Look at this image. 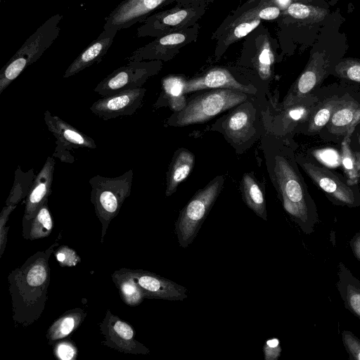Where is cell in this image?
<instances>
[{"mask_svg": "<svg viewBox=\"0 0 360 360\" xmlns=\"http://www.w3.org/2000/svg\"><path fill=\"white\" fill-rule=\"evenodd\" d=\"M216 0H176L175 4H205L208 6Z\"/></svg>", "mask_w": 360, "mask_h": 360, "instance_id": "7bdbcfd3", "label": "cell"}, {"mask_svg": "<svg viewBox=\"0 0 360 360\" xmlns=\"http://www.w3.org/2000/svg\"><path fill=\"white\" fill-rule=\"evenodd\" d=\"M145 93L146 89L139 87L103 96L91 105L90 110L104 120L132 115L141 106Z\"/></svg>", "mask_w": 360, "mask_h": 360, "instance_id": "ffe728a7", "label": "cell"}, {"mask_svg": "<svg viewBox=\"0 0 360 360\" xmlns=\"http://www.w3.org/2000/svg\"><path fill=\"white\" fill-rule=\"evenodd\" d=\"M247 94L228 89H212L197 96L169 119L172 126L184 127L207 122L217 115L245 101Z\"/></svg>", "mask_w": 360, "mask_h": 360, "instance_id": "52a82bcc", "label": "cell"}, {"mask_svg": "<svg viewBox=\"0 0 360 360\" xmlns=\"http://www.w3.org/2000/svg\"><path fill=\"white\" fill-rule=\"evenodd\" d=\"M162 66L161 60L129 61L101 80L94 91L107 96L141 87L149 77L159 72Z\"/></svg>", "mask_w": 360, "mask_h": 360, "instance_id": "7c38bea8", "label": "cell"}, {"mask_svg": "<svg viewBox=\"0 0 360 360\" xmlns=\"http://www.w3.org/2000/svg\"><path fill=\"white\" fill-rule=\"evenodd\" d=\"M60 231L47 249L28 257L8 276L13 319L15 326L27 327L37 321L44 311L51 281L49 260L61 238Z\"/></svg>", "mask_w": 360, "mask_h": 360, "instance_id": "3957f363", "label": "cell"}, {"mask_svg": "<svg viewBox=\"0 0 360 360\" xmlns=\"http://www.w3.org/2000/svg\"><path fill=\"white\" fill-rule=\"evenodd\" d=\"M102 345L124 354H148L150 350L135 338L132 326L108 309L99 324Z\"/></svg>", "mask_w": 360, "mask_h": 360, "instance_id": "e0dca14e", "label": "cell"}, {"mask_svg": "<svg viewBox=\"0 0 360 360\" xmlns=\"http://www.w3.org/2000/svg\"><path fill=\"white\" fill-rule=\"evenodd\" d=\"M338 276L337 289L345 307L360 320V281L342 262L338 264Z\"/></svg>", "mask_w": 360, "mask_h": 360, "instance_id": "484cf974", "label": "cell"}, {"mask_svg": "<svg viewBox=\"0 0 360 360\" xmlns=\"http://www.w3.org/2000/svg\"><path fill=\"white\" fill-rule=\"evenodd\" d=\"M281 12L273 0H246L230 13L212 33L215 59L219 60L232 44L259 26L262 20H276Z\"/></svg>", "mask_w": 360, "mask_h": 360, "instance_id": "277c9868", "label": "cell"}, {"mask_svg": "<svg viewBox=\"0 0 360 360\" xmlns=\"http://www.w3.org/2000/svg\"><path fill=\"white\" fill-rule=\"evenodd\" d=\"M329 13L325 8L295 1L276 19L278 27L279 30H284L307 24L323 22Z\"/></svg>", "mask_w": 360, "mask_h": 360, "instance_id": "cb8c5ba5", "label": "cell"}, {"mask_svg": "<svg viewBox=\"0 0 360 360\" xmlns=\"http://www.w3.org/2000/svg\"><path fill=\"white\" fill-rule=\"evenodd\" d=\"M86 313L81 308L71 309L64 312L49 327L46 338L52 345L56 341L65 339L83 323Z\"/></svg>", "mask_w": 360, "mask_h": 360, "instance_id": "f1b7e54d", "label": "cell"}, {"mask_svg": "<svg viewBox=\"0 0 360 360\" xmlns=\"http://www.w3.org/2000/svg\"><path fill=\"white\" fill-rule=\"evenodd\" d=\"M205 4H175L149 15L136 30L138 37H158L190 27L205 14Z\"/></svg>", "mask_w": 360, "mask_h": 360, "instance_id": "30bf717a", "label": "cell"}, {"mask_svg": "<svg viewBox=\"0 0 360 360\" xmlns=\"http://www.w3.org/2000/svg\"><path fill=\"white\" fill-rule=\"evenodd\" d=\"M61 14L49 18L30 35L0 70V94L52 45L60 32Z\"/></svg>", "mask_w": 360, "mask_h": 360, "instance_id": "5b68a950", "label": "cell"}, {"mask_svg": "<svg viewBox=\"0 0 360 360\" xmlns=\"http://www.w3.org/2000/svg\"><path fill=\"white\" fill-rule=\"evenodd\" d=\"M140 288L145 298L184 300L187 297L184 286L154 273L123 268Z\"/></svg>", "mask_w": 360, "mask_h": 360, "instance_id": "d6986e66", "label": "cell"}, {"mask_svg": "<svg viewBox=\"0 0 360 360\" xmlns=\"http://www.w3.org/2000/svg\"><path fill=\"white\" fill-rule=\"evenodd\" d=\"M117 32L103 30L99 36L72 62L65 70L63 78L73 76L85 68L101 62L112 44Z\"/></svg>", "mask_w": 360, "mask_h": 360, "instance_id": "d4e9b609", "label": "cell"}, {"mask_svg": "<svg viewBox=\"0 0 360 360\" xmlns=\"http://www.w3.org/2000/svg\"><path fill=\"white\" fill-rule=\"evenodd\" d=\"M254 121V110L249 103H242L232 111L224 122L223 128L233 142L244 141L250 134Z\"/></svg>", "mask_w": 360, "mask_h": 360, "instance_id": "4316f807", "label": "cell"}, {"mask_svg": "<svg viewBox=\"0 0 360 360\" xmlns=\"http://www.w3.org/2000/svg\"><path fill=\"white\" fill-rule=\"evenodd\" d=\"M56 161L48 157L44 166L36 175L25 198L22 219L32 218L51 193V186Z\"/></svg>", "mask_w": 360, "mask_h": 360, "instance_id": "603a6c76", "label": "cell"}, {"mask_svg": "<svg viewBox=\"0 0 360 360\" xmlns=\"http://www.w3.org/2000/svg\"><path fill=\"white\" fill-rule=\"evenodd\" d=\"M355 129H351L340 142V160L347 181L350 185H357L359 173L355 152L351 146L352 136Z\"/></svg>", "mask_w": 360, "mask_h": 360, "instance_id": "d6a6232c", "label": "cell"}, {"mask_svg": "<svg viewBox=\"0 0 360 360\" xmlns=\"http://www.w3.org/2000/svg\"><path fill=\"white\" fill-rule=\"evenodd\" d=\"M297 1H298V0H297ZM301 1H302V0H301Z\"/></svg>", "mask_w": 360, "mask_h": 360, "instance_id": "bcb514c9", "label": "cell"}, {"mask_svg": "<svg viewBox=\"0 0 360 360\" xmlns=\"http://www.w3.org/2000/svg\"><path fill=\"white\" fill-rule=\"evenodd\" d=\"M360 124V88L352 90L347 99L333 112L319 136L326 141L341 142L351 129Z\"/></svg>", "mask_w": 360, "mask_h": 360, "instance_id": "ac0fdd59", "label": "cell"}, {"mask_svg": "<svg viewBox=\"0 0 360 360\" xmlns=\"http://www.w3.org/2000/svg\"><path fill=\"white\" fill-rule=\"evenodd\" d=\"M111 277L126 304L131 307L138 306L145 299L140 288L123 268L115 271Z\"/></svg>", "mask_w": 360, "mask_h": 360, "instance_id": "1f68e13d", "label": "cell"}, {"mask_svg": "<svg viewBox=\"0 0 360 360\" xmlns=\"http://www.w3.org/2000/svg\"><path fill=\"white\" fill-rule=\"evenodd\" d=\"M342 340L349 359L360 360V339L351 331L345 330L342 332Z\"/></svg>", "mask_w": 360, "mask_h": 360, "instance_id": "f35d334b", "label": "cell"}, {"mask_svg": "<svg viewBox=\"0 0 360 360\" xmlns=\"http://www.w3.org/2000/svg\"><path fill=\"white\" fill-rule=\"evenodd\" d=\"M356 158L357 160L358 167H359V179H360V152L359 151H355Z\"/></svg>", "mask_w": 360, "mask_h": 360, "instance_id": "f6af8a7d", "label": "cell"}, {"mask_svg": "<svg viewBox=\"0 0 360 360\" xmlns=\"http://www.w3.org/2000/svg\"><path fill=\"white\" fill-rule=\"evenodd\" d=\"M244 39L240 60L245 63L250 60L259 78L269 80L276 59L281 56L278 52L280 48L278 39L273 38L268 28L261 25Z\"/></svg>", "mask_w": 360, "mask_h": 360, "instance_id": "8fae6325", "label": "cell"}, {"mask_svg": "<svg viewBox=\"0 0 360 360\" xmlns=\"http://www.w3.org/2000/svg\"><path fill=\"white\" fill-rule=\"evenodd\" d=\"M133 171L116 177L96 175L89 179L90 200L101 224V243L110 221L118 214L125 199L130 195Z\"/></svg>", "mask_w": 360, "mask_h": 360, "instance_id": "8992f818", "label": "cell"}, {"mask_svg": "<svg viewBox=\"0 0 360 360\" xmlns=\"http://www.w3.org/2000/svg\"><path fill=\"white\" fill-rule=\"evenodd\" d=\"M342 22L343 18L338 11L328 15L310 51L306 66L283 98L280 109L298 103L320 88L344 58L349 44L346 34L340 31Z\"/></svg>", "mask_w": 360, "mask_h": 360, "instance_id": "7a4b0ae2", "label": "cell"}, {"mask_svg": "<svg viewBox=\"0 0 360 360\" xmlns=\"http://www.w3.org/2000/svg\"><path fill=\"white\" fill-rule=\"evenodd\" d=\"M176 0H123L105 18L103 30L118 32L142 22Z\"/></svg>", "mask_w": 360, "mask_h": 360, "instance_id": "9a60e30c", "label": "cell"}, {"mask_svg": "<svg viewBox=\"0 0 360 360\" xmlns=\"http://www.w3.org/2000/svg\"><path fill=\"white\" fill-rule=\"evenodd\" d=\"M53 254L61 266H74L81 261L77 252L67 245L60 246Z\"/></svg>", "mask_w": 360, "mask_h": 360, "instance_id": "74e56055", "label": "cell"}, {"mask_svg": "<svg viewBox=\"0 0 360 360\" xmlns=\"http://www.w3.org/2000/svg\"><path fill=\"white\" fill-rule=\"evenodd\" d=\"M265 360H276L281 356V347L278 339L274 338L265 342L263 347Z\"/></svg>", "mask_w": 360, "mask_h": 360, "instance_id": "60d3db41", "label": "cell"}, {"mask_svg": "<svg viewBox=\"0 0 360 360\" xmlns=\"http://www.w3.org/2000/svg\"><path fill=\"white\" fill-rule=\"evenodd\" d=\"M330 75L347 83H360V59L344 57L335 65Z\"/></svg>", "mask_w": 360, "mask_h": 360, "instance_id": "d590c367", "label": "cell"}, {"mask_svg": "<svg viewBox=\"0 0 360 360\" xmlns=\"http://www.w3.org/2000/svg\"><path fill=\"white\" fill-rule=\"evenodd\" d=\"M16 207V205H6L3 207L0 214V257L5 250L7 243V233L9 226H6L9 215Z\"/></svg>", "mask_w": 360, "mask_h": 360, "instance_id": "ab89813d", "label": "cell"}, {"mask_svg": "<svg viewBox=\"0 0 360 360\" xmlns=\"http://www.w3.org/2000/svg\"><path fill=\"white\" fill-rule=\"evenodd\" d=\"M349 245L354 256L360 262V231L352 238L349 242Z\"/></svg>", "mask_w": 360, "mask_h": 360, "instance_id": "b9f144b4", "label": "cell"}, {"mask_svg": "<svg viewBox=\"0 0 360 360\" xmlns=\"http://www.w3.org/2000/svg\"><path fill=\"white\" fill-rule=\"evenodd\" d=\"M22 233L25 239L34 240L49 236L53 227V221L48 206V200L30 219H22Z\"/></svg>", "mask_w": 360, "mask_h": 360, "instance_id": "f546056e", "label": "cell"}, {"mask_svg": "<svg viewBox=\"0 0 360 360\" xmlns=\"http://www.w3.org/2000/svg\"><path fill=\"white\" fill-rule=\"evenodd\" d=\"M267 170L285 211L305 234L315 231L319 215L298 168L293 148L282 137L263 144Z\"/></svg>", "mask_w": 360, "mask_h": 360, "instance_id": "6da1fadb", "label": "cell"}, {"mask_svg": "<svg viewBox=\"0 0 360 360\" xmlns=\"http://www.w3.org/2000/svg\"><path fill=\"white\" fill-rule=\"evenodd\" d=\"M321 93V86L298 103L280 109L276 122L280 137L293 132L308 121L320 100Z\"/></svg>", "mask_w": 360, "mask_h": 360, "instance_id": "7402d4cb", "label": "cell"}, {"mask_svg": "<svg viewBox=\"0 0 360 360\" xmlns=\"http://www.w3.org/2000/svg\"><path fill=\"white\" fill-rule=\"evenodd\" d=\"M35 176L33 169L23 172L19 166L15 172L13 185L6 201V205L17 206L22 199L26 198Z\"/></svg>", "mask_w": 360, "mask_h": 360, "instance_id": "e575fe53", "label": "cell"}, {"mask_svg": "<svg viewBox=\"0 0 360 360\" xmlns=\"http://www.w3.org/2000/svg\"><path fill=\"white\" fill-rule=\"evenodd\" d=\"M200 29L199 22L179 31L155 37L151 42L136 49L126 60L129 61H169L184 46L196 41Z\"/></svg>", "mask_w": 360, "mask_h": 360, "instance_id": "4fadbf2b", "label": "cell"}, {"mask_svg": "<svg viewBox=\"0 0 360 360\" xmlns=\"http://www.w3.org/2000/svg\"><path fill=\"white\" fill-rule=\"evenodd\" d=\"M355 86L347 82L321 86L320 100L308 121L293 132L307 136L319 135L329 122L335 110L349 97Z\"/></svg>", "mask_w": 360, "mask_h": 360, "instance_id": "5bb4252c", "label": "cell"}, {"mask_svg": "<svg viewBox=\"0 0 360 360\" xmlns=\"http://www.w3.org/2000/svg\"><path fill=\"white\" fill-rule=\"evenodd\" d=\"M186 79L179 75H168L162 80V89L171 108L176 112L186 105L184 96Z\"/></svg>", "mask_w": 360, "mask_h": 360, "instance_id": "836d02e7", "label": "cell"}, {"mask_svg": "<svg viewBox=\"0 0 360 360\" xmlns=\"http://www.w3.org/2000/svg\"><path fill=\"white\" fill-rule=\"evenodd\" d=\"M208 89H228L249 94H254L256 90L252 86L240 83L228 69L215 67L199 77L186 80L184 93Z\"/></svg>", "mask_w": 360, "mask_h": 360, "instance_id": "44dd1931", "label": "cell"}, {"mask_svg": "<svg viewBox=\"0 0 360 360\" xmlns=\"http://www.w3.org/2000/svg\"><path fill=\"white\" fill-rule=\"evenodd\" d=\"M54 356L59 360H75L78 354L74 342L69 340H60L52 345Z\"/></svg>", "mask_w": 360, "mask_h": 360, "instance_id": "8d00e7d4", "label": "cell"}, {"mask_svg": "<svg viewBox=\"0 0 360 360\" xmlns=\"http://www.w3.org/2000/svg\"><path fill=\"white\" fill-rule=\"evenodd\" d=\"M194 165L193 153L186 148L176 150L167 173V197L176 192L179 185L188 176Z\"/></svg>", "mask_w": 360, "mask_h": 360, "instance_id": "83f0119b", "label": "cell"}, {"mask_svg": "<svg viewBox=\"0 0 360 360\" xmlns=\"http://www.w3.org/2000/svg\"><path fill=\"white\" fill-rule=\"evenodd\" d=\"M44 121L49 131L56 139L57 146L53 156L62 162L72 163L74 158L69 152L79 148L95 149L97 146L93 139L77 129L75 127L52 115L49 110L44 112Z\"/></svg>", "mask_w": 360, "mask_h": 360, "instance_id": "2e32d148", "label": "cell"}, {"mask_svg": "<svg viewBox=\"0 0 360 360\" xmlns=\"http://www.w3.org/2000/svg\"><path fill=\"white\" fill-rule=\"evenodd\" d=\"M295 158L298 165L333 204L351 208L360 206V189L357 185L349 184L345 177L310 157L297 154Z\"/></svg>", "mask_w": 360, "mask_h": 360, "instance_id": "9c48e42d", "label": "cell"}, {"mask_svg": "<svg viewBox=\"0 0 360 360\" xmlns=\"http://www.w3.org/2000/svg\"><path fill=\"white\" fill-rule=\"evenodd\" d=\"M224 176H217L198 190L181 210L175 224L180 247L188 248L195 238L203 221L220 194Z\"/></svg>", "mask_w": 360, "mask_h": 360, "instance_id": "ba28073f", "label": "cell"}, {"mask_svg": "<svg viewBox=\"0 0 360 360\" xmlns=\"http://www.w3.org/2000/svg\"><path fill=\"white\" fill-rule=\"evenodd\" d=\"M240 188L243 200L248 207L258 217L266 221L267 212L264 192L251 174H243Z\"/></svg>", "mask_w": 360, "mask_h": 360, "instance_id": "4dcf8cb0", "label": "cell"}, {"mask_svg": "<svg viewBox=\"0 0 360 360\" xmlns=\"http://www.w3.org/2000/svg\"><path fill=\"white\" fill-rule=\"evenodd\" d=\"M351 146L354 147V150L360 152V131L356 137L354 143H352L351 142Z\"/></svg>", "mask_w": 360, "mask_h": 360, "instance_id": "ee69618b", "label": "cell"}]
</instances>
